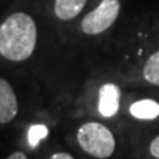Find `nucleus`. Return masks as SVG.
Returning <instances> with one entry per match:
<instances>
[{"label": "nucleus", "mask_w": 159, "mask_h": 159, "mask_svg": "<svg viewBox=\"0 0 159 159\" xmlns=\"http://www.w3.org/2000/svg\"><path fill=\"white\" fill-rule=\"evenodd\" d=\"M130 114L137 119L151 121L159 116V103L154 99H141L130 106Z\"/></svg>", "instance_id": "nucleus-7"}, {"label": "nucleus", "mask_w": 159, "mask_h": 159, "mask_svg": "<svg viewBox=\"0 0 159 159\" xmlns=\"http://www.w3.org/2000/svg\"><path fill=\"white\" fill-rule=\"evenodd\" d=\"M148 150H150V154L154 157V158H157L159 159V135L155 137L151 141L150 143V147H148Z\"/></svg>", "instance_id": "nucleus-10"}, {"label": "nucleus", "mask_w": 159, "mask_h": 159, "mask_svg": "<svg viewBox=\"0 0 159 159\" xmlns=\"http://www.w3.org/2000/svg\"><path fill=\"white\" fill-rule=\"evenodd\" d=\"M121 103V89L116 84H105L98 92V111L102 117L111 118L119 110Z\"/></svg>", "instance_id": "nucleus-4"}, {"label": "nucleus", "mask_w": 159, "mask_h": 159, "mask_svg": "<svg viewBox=\"0 0 159 159\" xmlns=\"http://www.w3.org/2000/svg\"><path fill=\"white\" fill-rule=\"evenodd\" d=\"M142 74L148 84L159 86V49L148 56L143 65Z\"/></svg>", "instance_id": "nucleus-8"}, {"label": "nucleus", "mask_w": 159, "mask_h": 159, "mask_svg": "<svg viewBox=\"0 0 159 159\" xmlns=\"http://www.w3.org/2000/svg\"><path fill=\"white\" fill-rule=\"evenodd\" d=\"M6 159H28V157L23 151H15L9 157H7Z\"/></svg>", "instance_id": "nucleus-12"}, {"label": "nucleus", "mask_w": 159, "mask_h": 159, "mask_svg": "<svg viewBox=\"0 0 159 159\" xmlns=\"http://www.w3.org/2000/svg\"><path fill=\"white\" fill-rule=\"evenodd\" d=\"M48 127L45 125H41V123H37V125H32L28 130V143L32 148L37 147L39 143L43 141L44 138L48 137Z\"/></svg>", "instance_id": "nucleus-9"}, {"label": "nucleus", "mask_w": 159, "mask_h": 159, "mask_svg": "<svg viewBox=\"0 0 159 159\" xmlns=\"http://www.w3.org/2000/svg\"><path fill=\"white\" fill-rule=\"evenodd\" d=\"M19 111L17 97L7 80L0 78V123L12 122Z\"/></svg>", "instance_id": "nucleus-5"}, {"label": "nucleus", "mask_w": 159, "mask_h": 159, "mask_svg": "<svg viewBox=\"0 0 159 159\" xmlns=\"http://www.w3.org/2000/svg\"><path fill=\"white\" fill-rule=\"evenodd\" d=\"M121 2L119 0H101L99 4L84 16L81 31L88 36H96L107 31L119 16Z\"/></svg>", "instance_id": "nucleus-3"}, {"label": "nucleus", "mask_w": 159, "mask_h": 159, "mask_svg": "<svg viewBox=\"0 0 159 159\" xmlns=\"http://www.w3.org/2000/svg\"><path fill=\"white\" fill-rule=\"evenodd\" d=\"M49 159H74V157H73V155H70L69 152L60 151V152H54L53 155L49 157Z\"/></svg>", "instance_id": "nucleus-11"}, {"label": "nucleus", "mask_w": 159, "mask_h": 159, "mask_svg": "<svg viewBox=\"0 0 159 159\" xmlns=\"http://www.w3.org/2000/svg\"><path fill=\"white\" fill-rule=\"evenodd\" d=\"M80 147L97 159H107L116 151V138L109 129L99 122H86L77 131Z\"/></svg>", "instance_id": "nucleus-2"}, {"label": "nucleus", "mask_w": 159, "mask_h": 159, "mask_svg": "<svg viewBox=\"0 0 159 159\" xmlns=\"http://www.w3.org/2000/svg\"><path fill=\"white\" fill-rule=\"evenodd\" d=\"M37 44V25L31 15L15 12L0 25V56L13 62L25 61Z\"/></svg>", "instance_id": "nucleus-1"}, {"label": "nucleus", "mask_w": 159, "mask_h": 159, "mask_svg": "<svg viewBox=\"0 0 159 159\" xmlns=\"http://www.w3.org/2000/svg\"><path fill=\"white\" fill-rule=\"evenodd\" d=\"M86 3L88 0H54L53 11L57 19L69 21L81 13Z\"/></svg>", "instance_id": "nucleus-6"}]
</instances>
